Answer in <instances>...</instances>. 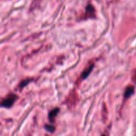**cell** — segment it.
<instances>
[{
  "label": "cell",
  "instance_id": "obj_4",
  "mask_svg": "<svg viewBox=\"0 0 136 136\" xmlns=\"http://www.w3.org/2000/svg\"><path fill=\"white\" fill-rule=\"evenodd\" d=\"M94 66V64H90L87 68H85V70L83 71L82 73V75H81V79L82 80H84V79L86 78L89 76L90 74L91 73V72L93 70Z\"/></svg>",
  "mask_w": 136,
  "mask_h": 136
},
{
  "label": "cell",
  "instance_id": "obj_1",
  "mask_svg": "<svg viewBox=\"0 0 136 136\" xmlns=\"http://www.w3.org/2000/svg\"><path fill=\"white\" fill-rule=\"evenodd\" d=\"M18 98L17 96L15 94H9L6 98H3L1 102V106L5 108H9L13 106L15 101Z\"/></svg>",
  "mask_w": 136,
  "mask_h": 136
},
{
  "label": "cell",
  "instance_id": "obj_3",
  "mask_svg": "<svg viewBox=\"0 0 136 136\" xmlns=\"http://www.w3.org/2000/svg\"><path fill=\"white\" fill-rule=\"evenodd\" d=\"M60 111V109L58 108H55L53 109L52 110H51L49 112L48 114V118L50 122L51 123H54L55 121V118L57 117V116L58 114Z\"/></svg>",
  "mask_w": 136,
  "mask_h": 136
},
{
  "label": "cell",
  "instance_id": "obj_7",
  "mask_svg": "<svg viewBox=\"0 0 136 136\" xmlns=\"http://www.w3.org/2000/svg\"><path fill=\"white\" fill-rule=\"evenodd\" d=\"M45 128L47 130V131H48V132H51V133H53V132H54V131H55V127H54L53 125H47V124H46V125H45Z\"/></svg>",
  "mask_w": 136,
  "mask_h": 136
},
{
  "label": "cell",
  "instance_id": "obj_8",
  "mask_svg": "<svg viewBox=\"0 0 136 136\" xmlns=\"http://www.w3.org/2000/svg\"></svg>",
  "mask_w": 136,
  "mask_h": 136
},
{
  "label": "cell",
  "instance_id": "obj_5",
  "mask_svg": "<svg viewBox=\"0 0 136 136\" xmlns=\"http://www.w3.org/2000/svg\"><path fill=\"white\" fill-rule=\"evenodd\" d=\"M134 91H135V88L133 86H129L126 88V89L124 92V98L125 99H128V98H130L131 96L134 94Z\"/></svg>",
  "mask_w": 136,
  "mask_h": 136
},
{
  "label": "cell",
  "instance_id": "obj_6",
  "mask_svg": "<svg viewBox=\"0 0 136 136\" xmlns=\"http://www.w3.org/2000/svg\"><path fill=\"white\" fill-rule=\"evenodd\" d=\"M32 80V78H26L25 80H22L21 82L19 83V89H23L24 87H25L26 86L28 85Z\"/></svg>",
  "mask_w": 136,
  "mask_h": 136
},
{
  "label": "cell",
  "instance_id": "obj_2",
  "mask_svg": "<svg viewBox=\"0 0 136 136\" xmlns=\"http://www.w3.org/2000/svg\"><path fill=\"white\" fill-rule=\"evenodd\" d=\"M93 19L95 18V10L92 5H88L86 8V13L84 19Z\"/></svg>",
  "mask_w": 136,
  "mask_h": 136
}]
</instances>
